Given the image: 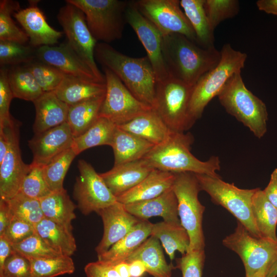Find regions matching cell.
Wrapping results in <instances>:
<instances>
[{
    "instance_id": "1",
    "label": "cell",
    "mask_w": 277,
    "mask_h": 277,
    "mask_svg": "<svg viewBox=\"0 0 277 277\" xmlns=\"http://www.w3.org/2000/svg\"><path fill=\"white\" fill-rule=\"evenodd\" d=\"M162 53L169 75L191 86L214 68L221 58L214 46L203 48L178 33L163 36Z\"/></svg>"
},
{
    "instance_id": "2",
    "label": "cell",
    "mask_w": 277,
    "mask_h": 277,
    "mask_svg": "<svg viewBox=\"0 0 277 277\" xmlns=\"http://www.w3.org/2000/svg\"><path fill=\"white\" fill-rule=\"evenodd\" d=\"M95 61L109 69L140 101L153 109L157 80L148 57H132L114 49L109 44L97 43Z\"/></svg>"
},
{
    "instance_id": "3",
    "label": "cell",
    "mask_w": 277,
    "mask_h": 277,
    "mask_svg": "<svg viewBox=\"0 0 277 277\" xmlns=\"http://www.w3.org/2000/svg\"><path fill=\"white\" fill-rule=\"evenodd\" d=\"M194 141L190 133L173 132L163 142L155 145L143 158L154 169L172 173L189 172L212 176L221 168L216 156L202 161L191 152Z\"/></svg>"
},
{
    "instance_id": "4",
    "label": "cell",
    "mask_w": 277,
    "mask_h": 277,
    "mask_svg": "<svg viewBox=\"0 0 277 277\" xmlns=\"http://www.w3.org/2000/svg\"><path fill=\"white\" fill-rule=\"evenodd\" d=\"M241 71L232 75L217 97L226 111L261 138L267 130L268 112L265 104L246 87Z\"/></svg>"
},
{
    "instance_id": "5",
    "label": "cell",
    "mask_w": 277,
    "mask_h": 277,
    "mask_svg": "<svg viewBox=\"0 0 277 277\" xmlns=\"http://www.w3.org/2000/svg\"><path fill=\"white\" fill-rule=\"evenodd\" d=\"M220 53L217 65L204 74L193 87L189 112L194 123L201 117L205 107L219 95L228 79L245 66L247 54L235 50L230 44H225Z\"/></svg>"
},
{
    "instance_id": "6",
    "label": "cell",
    "mask_w": 277,
    "mask_h": 277,
    "mask_svg": "<svg viewBox=\"0 0 277 277\" xmlns=\"http://www.w3.org/2000/svg\"><path fill=\"white\" fill-rule=\"evenodd\" d=\"M80 8L97 43L109 44L122 37L129 1L67 0Z\"/></svg>"
},
{
    "instance_id": "7",
    "label": "cell",
    "mask_w": 277,
    "mask_h": 277,
    "mask_svg": "<svg viewBox=\"0 0 277 277\" xmlns=\"http://www.w3.org/2000/svg\"><path fill=\"white\" fill-rule=\"evenodd\" d=\"M175 174L172 188L177 201L178 215L181 225L190 238L189 251L204 250L205 243L202 221L205 207L198 198L201 190L199 182L195 174L192 172Z\"/></svg>"
},
{
    "instance_id": "8",
    "label": "cell",
    "mask_w": 277,
    "mask_h": 277,
    "mask_svg": "<svg viewBox=\"0 0 277 277\" xmlns=\"http://www.w3.org/2000/svg\"><path fill=\"white\" fill-rule=\"evenodd\" d=\"M195 174L201 190L207 192L213 203L227 209L252 235L261 237L252 210V199L258 188L241 189L224 182L219 175Z\"/></svg>"
},
{
    "instance_id": "9",
    "label": "cell",
    "mask_w": 277,
    "mask_h": 277,
    "mask_svg": "<svg viewBox=\"0 0 277 277\" xmlns=\"http://www.w3.org/2000/svg\"><path fill=\"white\" fill-rule=\"evenodd\" d=\"M193 87L171 76L157 82L153 109L174 132H184L194 124L189 112Z\"/></svg>"
},
{
    "instance_id": "10",
    "label": "cell",
    "mask_w": 277,
    "mask_h": 277,
    "mask_svg": "<svg viewBox=\"0 0 277 277\" xmlns=\"http://www.w3.org/2000/svg\"><path fill=\"white\" fill-rule=\"evenodd\" d=\"M223 244L235 252L242 261L245 276L267 270L277 258V240L256 237L239 222L233 233L225 237Z\"/></svg>"
},
{
    "instance_id": "11",
    "label": "cell",
    "mask_w": 277,
    "mask_h": 277,
    "mask_svg": "<svg viewBox=\"0 0 277 277\" xmlns=\"http://www.w3.org/2000/svg\"><path fill=\"white\" fill-rule=\"evenodd\" d=\"M57 19L71 48L90 68L95 76L105 83L104 74L98 68L94 57L97 42L87 26L83 11L66 1V4L58 11Z\"/></svg>"
},
{
    "instance_id": "12",
    "label": "cell",
    "mask_w": 277,
    "mask_h": 277,
    "mask_svg": "<svg viewBox=\"0 0 277 277\" xmlns=\"http://www.w3.org/2000/svg\"><path fill=\"white\" fill-rule=\"evenodd\" d=\"M103 69L106 92L99 116L107 118L118 126L153 109L137 99L111 70L105 67Z\"/></svg>"
},
{
    "instance_id": "13",
    "label": "cell",
    "mask_w": 277,
    "mask_h": 277,
    "mask_svg": "<svg viewBox=\"0 0 277 277\" xmlns=\"http://www.w3.org/2000/svg\"><path fill=\"white\" fill-rule=\"evenodd\" d=\"M132 2L140 12L159 30L163 36L178 33L196 43L194 31L181 8L180 1L136 0Z\"/></svg>"
},
{
    "instance_id": "14",
    "label": "cell",
    "mask_w": 277,
    "mask_h": 277,
    "mask_svg": "<svg viewBox=\"0 0 277 277\" xmlns=\"http://www.w3.org/2000/svg\"><path fill=\"white\" fill-rule=\"evenodd\" d=\"M79 175L73 188L77 207L84 215L108 207L117 200L93 166L84 160L78 161Z\"/></svg>"
},
{
    "instance_id": "15",
    "label": "cell",
    "mask_w": 277,
    "mask_h": 277,
    "mask_svg": "<svg viewBox=\"0 0 277 277\" xmlns=\"http://www.w3.org/2000/svg\"><path fill=\"white\" fill-rule=\"evenodd\" d=\"M4 123L8 126L9 143L6 155L0 163V199L9 200L18 193L30 164H26L22 159L19 122L11 116Z\"/></svg>"
},
{
    "instance_id": "16",
    "label": "cell",
    "mask_w": 277,
    "mask_h": 277,
    "mask_svg": "<svg viewBox=\"0 0 277 277\" xmlns=\"http://www.w3.org/2000/svg\"><path fill=\"white\" fill-rule=\"evenodd\" d=\"M126 18L146 51L157 82L170 76L163 56V35L161 32L140 12L132 1H129Z\"/></svg>"
},
{
    "instance_id": "17",
    "label": "cell",
    "mask_w": 277,
    "mask_h": 277,
    "mask_svg": "<svg viewBox=\"0 0 277 277\" xmlns=\"http://www.w3.org/2000/svg\"><path fill=\"white\" fill-rule=\"evenodd\" d=\"M36 57L39 61L58 69L66 75L91 83L105 84L95 76L67 42L57 46L39 47L36 50Z\"/></svg>"
},
{
    "instance_id": "18",
    "label": "cell",
    "mask_w": 277,
    "mask_h": 277,
    "mask_svg": "<svg viewBox=\"0 0 277 277\" xmlns=\"http://www.w3.org/2000/svg\"><path fill=\"white\" fill-rule=\"evenodd\" d=\"M74 136L66 122L45 131L34 134L28 141L33 154L32 163L44 166L57 155L71 147Z\"/></svg>"
},
{
    "instance_id": "19",
    "label": "cell",
    "mask_w": 277,
    "mask_h": 277,
    "mask_svg": "<svg viewBox=\"0 0 277 277\" xmlns=\"http://www.w3.org/2000/svg\"><path fill=\"white\" fill-rule=\"evenodd\" d=\"M39 1H29V5L19 9L13 17L21 25L32 47L52 46L58 43L63 32L52 27L47 22L42 10L38 7Z\"/></svg>"
},
{
    "instance_id": "20",
    "label": "cell",
    "mask_w": 277,
    "mask_h": 277,
    "mask_svg": "<svg viewBox=\"0 0 277 277\" xmlns=\"http://www.w3.org/2000/svg\"><path fill=\"white\" fill-rule=\"evenodd\" d=\"M96 213L104 226L102 239L95 249L97 255L107 251L142 220L128 212L125 205L117 201Z\"/></svg>"
},
{
    "instance_id": "21",
    "label": "cell",
    "mask_w": 277,
    "mask_h": 277,
    "mask_svg": "<svg viewBox=\"0 0 277 277\" xmlns=\"http://www.w3.org/2000/svg\"><path fill=\"white\" fill-rule=\"evenodd\" d=\"M154 169L142 159L135 161L113 166L110 170L100 175L112 193L116 197L130 190Z\"/></svg>"
},
{
    "instance_id": "22",
    "label": "cell",
    "mask_w": 277,
    "mask_h": 277,
    "mask_svg": "<svg viewBox=\"0 0 277 277\" xmlns=\"http://www.w3.org/2000/svg\"><path fill=\"white\" fill-rule=\"evenodd\" d=\"M124 205L128 212L142 220L160 216L165 222L181 223L177 201L172 187L156 197Z\"/></svg>"
},
{
    "instance_id": "23",
    "label": "cell",
    "mask_w": 277,
    "mask_h": 277,
    "mask_svg": "<svg viewBox=\"0 0 277 277\" xmlns=\"http://www.w3.org/2000/svg\"><path fill=\"white\" fill-rule=\"evenodd\" d=\"M33 103L35 109L33 125L34 134L67 122L69 105L61 100L53 91L44 92Z\"/></svg>"
},
{
    "instance_id": "24",
    "label": "cell",
    "mask_w": 277,
    "mask_h": 277,
    "mask_svg": "<svg viewBox=\"0 0 277 277\" xmlns=\"http://www.w3.org/2000/svg\"><path fill=\"white\" fill-rule=\"evenodd\" d=\"M175 173L154 169L136 186L116 197L126 205L156 197L172 187Z\"/></svg>"
},
{
    "instance_id": "25",
    "label": "cell",
    "mask_w": 277,
    "mask_h": 277,
    "mask_svg": "<svg viewBox=\"0 0 277 277\" xmlns=\"http://www.w3.org/2000/svg\"><path fill=\"white\" fill-rule=\"evenodd\" d=\"M153 225L148 220H141L107 251L97 255V260L111 265L126 261L150 236Z\"/></svg>"
},
{
    "instance_id": "26",
    "label": "cell",
    "mask_w": 277,
    "mask_h": 277,
    "mask_svg": "<svg viewBox=\"0 0 277 277\" xmlns=\"http://www.w3.org/2000/svg\"><path fill=\"white\" fill-rule=\"evenodd\" d=\"M155 145L130 132L116 127L111 147L114 166L143 159Z\"/></svg>"
},
{
    "instance_id": "27",
    "label": "cell",
    "mask_w": 277,
    "mask_h": 277,
    "mask_svg": "<svg viewBox=\"0 0 277 277\" xmlns=\"http://www.w3.org/2000/svg\"><path fill=\"white\" fill-rule=\"evenodd\" d=\"M140 260L147 272L153 277H171L176 267L172 263L167 264L159 240L149 236L125 261L130 263Z\"/></svg>"
},
{
    "instance_id": "28",
    "label": "cell",
    "mask_w": 277,
    "mask_h": 277,
    "mask_svg": "<svg viewBox=\"0 0 277 277\" xmlns=\"http://www.w3.org/2000/svg\"><path fill=\"white\" fill-rule=\"evenodd\" d=\"M116 126L154 145L163 142L173 132L153 109Z\"/></svg>"
},
{
    "instance_id": "29",
    "label": "cell",
    "mask_w": 277,
    "mask_h": 277,
    "mask_svg": "<svg viewBox=\"0 0 277 277\" xmlns=\"http://www.w3.org/2000/svg\"><path fill=\"white\" fill-rule=\"evenodd\" d=\"M36 233L51 247L71 256L76 250L72 230L44 217L35 225Z\"/></svg>"
},
{
    "instance_id": "30",
    "label": "cell",
    "mask_w": 277,
    "mask_h": 277,
    "mask_svg": "<svg viewBox=\"0 0 277 277\" xmlns=\"http://www.w3.org/2000/svg\"><path fill=\"white\" fill-rule=\"evenodd\" d=\"M53 92L61 100L71 106L103 94L106 84L91 83L66 75Z\"/></svg>"
},
{
    "instance_id": "31",
    "label": "cell",
    "mask_w": 277,
    "mask_h": 277,
    "mask_svg": "<svg viewBox=\"0 0 277 277\" xmlns=\"http://www.w3.org/2000/svg\"><path fill=\"white\" fill-rule=\"evenodd\" d=\"M150 236L161 242L171 260L174 259L175 251H178L184 255L189 250L190 238L181 223L163 221L153 224Z\"/></svg>"
},
{
    "instance_id": "32",
    "label": "cell",
    "mask_w": 277,
    "mask_h": 277,
    "mask_svg": "<svg viewBox=\"0 0 277 277\" xmlns=\"http://www.w3.org/2000/svg\"><path fill=\"white\" fill-rule=\"evenodd\" d=\"M39 200L44 217L73 230L72 221L76 218L74 210L77 206L65 189L52 192Z\"/></svg>"
},
{
    "instance_id": "33",
    "label": "cell",
    "mask_w": 277,
    "mask_h": 277,
    "mask_svg": "<svg viewBox=\"0 0 277 277\" xmlns=\"http://www.w3.org/2000/svg\"><path fill=\"white\" fill-rule=\"evenodd\" d=\"M105 95V93L69 106L67 123L74 138L84 133L97 119Z\"/></svg>"
},
{
    "instance_id": "34",
    "label": "cell",
    "mask_w": 277,
    "mask_h": 277,
    "mask_svg": "<svg viewBox=\"0 0 277 277\" xmlns=\"http://www.w3.org/2000/svg\"><path fill=\"white\" fill-rule=\"evenodd\" d=\"M205 0H181V7L195 34L196 43L208 48L214 46V29L211 26L204 9Z\"/></svg>"
},
{
    "instance_id": "35",
    "label": "cell",
    "mask_w": 277,
    "mask_h": 277,
    "mask_svg": "<svg viewBox=\"0 0 277 277\" xmlns=\"http://www.w3.org/2000/svg\"><path fill=\"white\" fill-rule=\"evenodd\" d=\"M254 223L262 238L277 240V208L268 200L263 190L258 188L252 199Z\"/></svg>"
},
{
    "instance_id": "36",
    "label": "cell",
    "mask_w": 277,
    "mask_h": 277,
    "mask_svg": "<svg viewBox=\"0 0 277 277\" xmlns=\"http://www.w3.org/2000/svg\"><path fill=\"white\" fill-rule=\"evenodd\" d=\"M116 127L107 118L98 116L87 130L74 138L71 148L78 155L92 147L102 145L110 146Z\"/></svg>"
},
{
    "instance_id": "37",
    "label": "cell",
    "mask_w": 277,
    "mask_h": 277,
    "mask_svg": "<svg viewBox=\"0 0 277 277\" xmlns=\"http://www.w3.org/2000/svg\"><path fill=\"white\" fill-rule=\"evenodd\" d=\"M8 81L14 97L33 102L44 93L27 66L9 70Z\"/></svg>"
},
{
    "instance_id": "38",
    "label": "cell",
    "mask_w": 277,
    "mask_h": 277,
    "mask_svg": "<svg viewBox=\"0 0 277 277\" xmlns=\"http://www.w3.org/2000/svg\"><path fill=\"white\" fill-rule=\"evenodd\" d=\"M20 9L19 3L13 0L0 1V41H11L26 44L29 39L12 18Z\"/></svg>"
},
{
    "instance_id": "39",
    "label": "cell",
    "mask_w": 277,
    "mask_h": 277,
    "mask_svg": "<svg viewBox=\"0 0 277 277\" xmlns=\"http://www.w3.org/2000/svg\"><path fill=\"white\" fill-rule=\"evenodd\" d=\"M76 154L71 147L63 151L43 166L45 181L52 192L64 189L66 174Z\"/></svg>"
},
{
    "instance_id": "40",
    "label": "cell",
    "mask_w": 277,
    "mask_h": 277,
    "mask_svg": "<svg viewBox=\"0 0 277 277\" xmlns=\"http://www.w3.org/2000/svg\"><path fill=\"white\" fill-rule=\"evenodd\" d=\"M32 277H56L66 274H72L75 266L71 256L62 255L58 257L30 259Z\"/></svg>"
},
{
    "instance_id": "41",
    "label": "cell",
    "mask_w": 277,
    "mask_h": 277,
    "mask_svg": "<svg viewBox=\"0 0 277 277\" xmlns=\"http://www.w3.org/2000/svg\"><path fill=\"white\" fill-rule=\"evenodd\" d=\"M8 201L13 217L24 220L34 226L44 218L39 200L18 192Z\"/></svg>"
},
{
    "instance_id": "42",
    "label": "cell",
    "mask_w": 277,
    "mask_h": 277,
    "mask_svg": "<svg viewBox=\"0 0 277 277\" xmlns=\"http://www.w3.org/2000/svg\"><path fill=\"white\" fill-rule=\"evenodd\" d=\"M36 57V50L30 45L0 41L1 66L29 64Z\"/></svg>"
},
{
    "instance_id": "43",
    "label": "cell",
    "mask_w": 277,
    "mask_h": 277,
    "mask_svg": "<svg viewBox=\"0 0 277 277\" xmlns=\"http://www.w3.org/2000/svg\"><path fill=\"white\" fill-rule=\"evenodd\" d=\"M18 192L37 200H40L52 192L45 181L42 166L32 163L30 164Z\"/></svg>"
},
{
    "instance_id": "44",
    "label": "cell",
    "mask_w": 277,
    "mask_h": 277,
    "mask_svg": "<svg viewBox=\"0 0 277 277\" xmlns=\"http://www.w3.org/2000/svg\"><path fill=\"white\" fill-rule=\"evenodd\" d=\"M26 66L44 92L55 91L66 75L58 69L41 61L32 62Z\"/></svg>"
},
{
    "instance_id": "45",
    "label": "cell",
    "mask_w": 277,
    "mask_h": 277,
    "mask_svg": "<svg viewBox=\"0 0 277 277\" xmlns=\"http://www.w3.org/2000/svg\"><path fill=\"white\" fill-rule=\"evenodd\" d=\"M14 249L30 259H43L65 255L48 245L35 232L22 242L13 244Z\"/></svg>"
},
{
    "instance_id": "46",
    "label": "cell",
    "mask_w": 277,
    "mask_h": 277,
    "mask_svg": "<svg viewBox=\"0 0 277 277\" xmlns=\"http://www.w3.org/2000/svg\"><path fill=\"white\" fill-rule=\"evenodd\" d=\"M239 8L237 0H205V12L214 30L222 22L236 15Z\"/></svg>"
},
{
    "instance_id": "47",
    "label": "cell",
    "mask_w": 277,
    "mask_h": 277,
    "mask_svg": "<svg viewBox=\"0 0 277 277\" xmlns=\"http://www.w3.org/2000/svg\"><path fill=\"white\" fill-rule=\"evenodd\" d=\"M205 260L204 250H191L176 260V268L182 277H202Z\"/></svg>"
},
{
    "instance_id": "48",
    "label": "cell",
    "mask_w": 277,
    "mask_h": 277,
    "mask_svg": "<svg viewBox=\"0 0 277 277\" xmlns=\"http://www.w3.org/2000/svg\"><path fill=\"white\" fill-rule=\"evenodd\" d=\"M0 277H32L30 260L14 250L0 270Z\"/></svg>"
},
{
    "instance_id": "49",
    "label": "cell",
    "mask_w": 277,
    "mask_h": 277,
    "mask_svg": "<svg viewBox=\"0 0 277 277\" xmlns=\"http://www.w3.org/2000/svg\"><path fill=\"white\" fill-rule=\"evenodd\" d=\"M35 233L34 225L13 217L3 235L13 245L22 242Z\"/></svg>"
},
{
    "instance_id": "50",
    "label": "cell",
    "mask_w": 277,
    "mask_h": 277,
    "mask_svg": "<svg viewBox=\"0 0 277 277\" xmlns=\"http://www.w3.org/2000/svg\"><path fill=\"white\" fill-rule=\"evenodd\" d=\"M8 71L4 67L0 69V124L12 116L9 110L14 97L8 81Z\"/></svg>"
},
{
    "instance_id": "51",
    "label": "cell",
    "mask_w": 277,
    "mask_h": 277,
    "mask_svg": "<svg viewBox=\"0 0 277 277\" xmlns=\"http://www.w3.org/2000/svg\"><path fill=\"white\" fill-rule=\"evenodd\" d=\"M84 271L86 277H121L112 265L98 260L88 263Z\"/></svg>"
},
{
    "instance_id": "52",
    "label": "cell",
    "mask_w": 277,
    "mask_h": 277,
    "mask_svg": "<svg viewBox=\"0 0 277 277\" xmlns=\"http://www.w3.org/2000/svg\"><path fill=\"white\" fill-rule=\"evenodd\" d=\"M13 218L8 201L0 199V236L4 234Z\"/></svg>"
},
{
    "instance_id": "53",
    "label": "cell",
    "mask_w": 277,
    "mask_h": 277,
    "mask_svg": "<svg viewBox=\"0 0 277 277\" xmlns=\"http://www.w3.org/2000/svg\"><path fill=\"white\" fill-rule=\"evenodd\" d=\"M263 191L268 200L277 208V168L272 172L269 183Z\"/></svg>"
},
{
    "instance_id": "54",
    "label": "cell",
    "mask_w": 277,
    "mask_h": 277,
    "mask_svg": "<svg viewBox=\"0 0 277 277\" xmlns=\"http://www.w3.org/2000/svg\"><path fill=\"white\" fill-rule=\"evenodd\" d=\"M13 244L4 235L0 236V270L7 259L14 252Z\"/></svg>"
},
{
    "instance_id": "55",
    "label": "cell",
    "mask_w": 277,
    "mask_h": 277,
    "mask_svg": "<svg viewBox=\"0 0 277 277\" xmlns=\"http://www.w3.org/2000/svg\"><path fill=\"white\" fill-rule=\"evenodd\" d=\"M9 143L8 126L6 123L0 125V163L7 153Z\"/></svg>"
},
{
    "instance_id": "56",
    "label": "cell",
    "mask_w": 277,
    "mask_h": 277,
    "mask_svg": "<svg viewBox=\"0 0 277 277\" xmlns=\"http://www.w3.org/2000/svg\"><path fill=\"white\" fill-rule=\"evenodd\" d=\"M256 4L260 10L277 16V0H259Z\"/></svg>"
},
{
    "instance_id": "57",
    "label": "cell",
    "mask_w": 277,
    "mask_h": 277,
    "mask_svg": "<svg viewBox=\"0 0 277 277\" xmlns=\"http://www.w3.org/2000/svg\"><path fill=\"white\" fill-rule=\"evenodd\" d=\"M129 264L131 277H142L146 272L145 265L140 260H134Z\"/></svg>"
},
{
    "instance_id": "58",
    "label": "cell",
    "mask_w": 277,
    "mask_h": 277,
    "mask_svg": "<svg viewBox=\"0 0 277 277\" xmlns=\"http://www.w3.org/2000/svg\"><path fill=\"white\" fill-rule=\"evenodd\" d=\"M112 266L121 277H131L129 263L124 261Z\"/></svg>"
},
{
    "instance_id": "59",
    "label": "cell",
    "mask_w": 277,
    "mask_h": 277,
    "mask_svg": "<svg viewBox=\"0 0 277 277\" xmlns=\"http://www.w3.org/2000/svg\"><path fill=\"white\" fill-rule=\"evenodd\" d=\"M277 276V258L269 267L266 277H276Z\"/></svg>"
},
{
    "instance_id": "60",
    "label": "cell",
    "mask_w": 277,
    "mask_h": 277,
    "mask_svg": "<svg viewBox=\"0 0 277 277\" xmlns=\"http://www.w3.org/2000/svg\"><path fill=\"white\" fill-rule=\"evenodd\" d=\"M267 271V269H264L252 275L245 276V277H266Z\"/></svg>"
}]
</instances>
